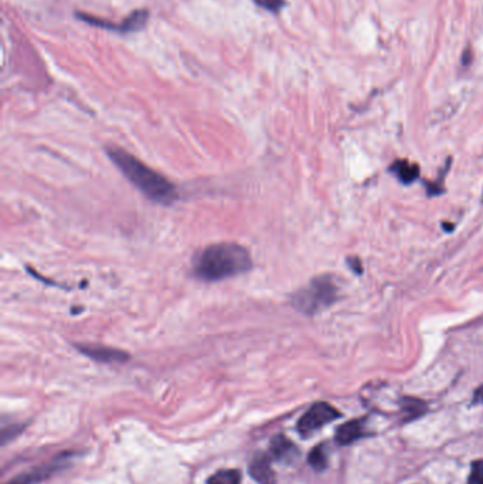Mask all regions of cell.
I'll return each mask as SVG.
<instances>
[{"label":"cell","instance_id":"6da1fadb","mask_svg":"<svg viewBox=\"0 0 483 484\" xmlns=\"http://www.w3.org/2000/svg\"><path fill=\"white\" fill-rule=\"evenodd\" d=\"M106 153L120 173L150 201L162 206H172L178 200V192L170 180L146 166L130 152L111 146L106 149Z\"/></svg>","mask_w":483,"mask_h":484},{"label":"cell","instance_id":"7a4b0ae2","mask_svg":"<svg viewBox=\"0 0 483 484\" xmlns=\"http://www.w3.org/2000/svg\"><path fill=\"white\" fill-rule=\"evenodd\" d=\"M253 259L247 248L235 242H220L204 248L193 261V276L203 282H218L248 272Z\"/></svg>","mask_w":483,"mask_h":484},{"label":"cell","instance_id":"30bf717a","mask_svg":"<svg viewBox=\"0 0 483 484\" xmlns=\"http://www.w3.org/2000/svg\"><path fill=\"white\" fill-rule=\"evenodd\" d=\"M390 171H393L404 185H411L419 176V166L408 160H397L390 167Z\"/></svg>","mask_w":483,"mask_h":484},{"label":"cell","instance_id":"9a60e30c","mask_svg":"<svg viewBox=\"0 0 483 484\" xmlns=\"http://www.w3.org/2000/svg\"><path fill=\"white\" fill-rule=\"evenodd\" d=\"M347 262H349V264H350V268H351V269H353V271H354V272H356V273H357V272H358V273H360V272H361V266H360V261H358V259H357V258H349V259H347Z\"/></svg>","mask_w":483,"mask_h":484},{"label":"cell","instance_id":"4fadbf2b","mask_svg":"<svg viewBox=\"0 0 483 484\" xmlns=\"http://www.w3.org/2000/svg\"><path fill=\"white\" fill-rule=\"evenodd\" d=\"M468 484H483V460H476L472 463Z\"/></svg>","mask_w":483,"mask_h":484},{"label":"cell","instance_id":"8992f818","mask_svg":"<svg viewBox=\"0 0 483 484\" xmlns=\"http://www.w3.org/2000/svg\"><path fill=\"white\" fill-rule=\"evenodd\" d=\"M366 435V419H351L337 428L335 439L340 446H346Z\"/></svg>","mask_w":483,"mask_h":484},{"label":"cell","instance_id":"3957f363","mask_svg":"<svg viewBox=\"0 0 483 484\" xmlns=\"http://www.w3.org/2000/svg\"><path fill=\"white\" fill-rule=\"evenodd\" d=\"M337 299V286L328 275L318 276L308 286L298 290L292 299V306L307 316H314L332 306Z\"/></svg>","mask_w":483,"mask_h":484},{"label":"cell","instance_id":"52a82bcc","mask_svg":"<svg viewBox=\"0 0 483 484\" xmlns=\"http://www.w3.org/2000/svg\"><path fill=\"white\" fill-rule=\"evenodd\" d=\"M248 471H250V476L258 484H276V476L271 467V460L264 453L257 455L251 460L248 466Z\"/></svg>","mask_w":483,"mask_h":484},{"label":"cell","instance_id":"8fae6325","mask_svg":"<svg viewBox=\"0 0 483 484\" xmlns=\"http://www.w3.org/2000/svg\"><path fill=\"white\" fill-rule=\"evenodd\" d=\"M207 484H241V471L235 469L218 470L207 478Z\"/></svg>","mask_w":483,"mask_h":484},{"label":"cell","instance_id":"7c38bea8","mask_svg":"<svg viewBox=\"0 0 483 484\" xmlns=\"http://www.w3.org/2000/svg\"><path fill=\"white\" fill-rule=\"evenodd\" d=\"M309 464L316 470L322 471L328 467V450L326 445H318L315 446L309 453Z\"/></svg>","mask_w":483,"mask_h":484},{"label":"cell","instance_id":"5bb4252c","mask_svg":"<svg viewBox=\"0 0 483 484\" xmlns=\"http://www.w3.org/2000/svg\"><path fill=\"white\" fill-rule=\"evenodd\" d=\"M254 2L257 5H260L261 8L270 10V12H274V13H278L285 6L284 0H254Z\"/></svg>","mask_w":483,"mask_h":484},{"label":"cell","instance_id":"9c48e42d","mask_svg":"<svg viewBox=\"0 0 483 484\" xmlns=\"http://www.w3.org/2000/svg\"><path fill=\"white\" fill-rule=\"evenodd\" d=\"M270 453L272 459L279 462H292L299 456L298 448L285 435H276L272 438Z\"/></svg>","mask_w":483,"mask_h":484},{"label":"cell","instance_id":"277c9868","mask_svg":"<svg viewBox=\"0 0 483 484\" xmlns=\"http://www.w3.org/2000/svg\"><path fill=\"white\" fill-rule=\"evenodd\" d=\"M340 416L342 413L330 404L316 402L298 420L296 429L302 438H308Z\"/></svg>","mask_w":483,"mask_h":484},{"label":"cell","instance_id":"ba28073f","mask_svg":"<svg viewBox=\"0 0 483 484\" xmlns=\"http://www.w3.org/2000/svg\"><path fill=\"white\" fill-rule=\"evenodd\" d=\"M66 462H63L62 459H55L54 462L51 463H47L46 466L40 467V469H33L30 471H26V473H22L20 476H18L16 478L10 480L8 484H34V483H38L44 478H47L48 476H51L52 473H55L59 466L64 464Z\"/></svg>","mask_w":483,"mask_h":484},{"label":"cell","instance_id":"5b68a950","mask_svg":"<svg viewBox=\"0 0 483 484\" xmlns=\"http://www.w3.org/2000/svg\"><path fill=\"white\" fill-rule=\"evenodd\" d=\"M77 348L87 357L98 361V362H125L130 360V354L127 351L106 347V346H95V344H81Z\"/></svg>","mask_w":483,"mask_h":484}]
</instances>
